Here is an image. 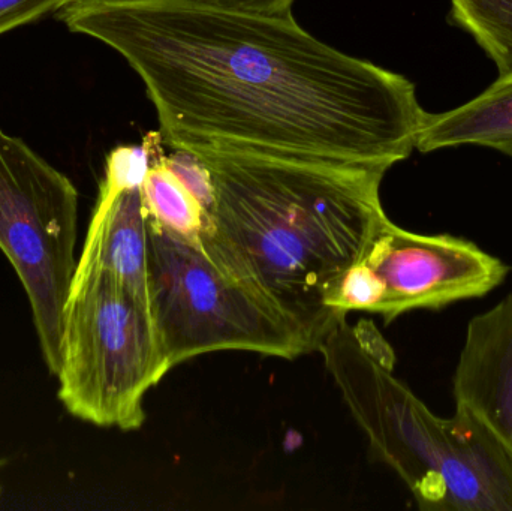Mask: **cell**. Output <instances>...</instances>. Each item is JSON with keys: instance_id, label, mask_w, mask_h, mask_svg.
<instances>
[{"instance_id": "cell-7", "label": "cell", "mask_w": 512, "mask_h": 511, "mask_svg": "<svg viewBox=\"0 0 512 511\" xmlns=\"http://www.w3.org/2000/svg\"><path fill=\"white\" fill-rule=\"evenodd\" d=\"M358 263L376 290L373 314L390 321L415 309H439L483 297L508 273L499 258L450 234H417L385 216Z\"/></svg>"}, {"instance_id": "cell-3", "label": "cell", "mask_w": 512, "mask_h": 511, "mask_svg": "<svg viewBox=\"0 0 512 511\" xmlns=\"http://www.w3.org/2000/svg\"><path fill=\"white\" fill-rule=\"evenodd\" d=\"M373 452L421 510L512 511V452L468 408L436 416L393 374L394 353L369 321L340 318L318 348Z\"/></svg>"}, {"instance_id": "cell-6", "label": "cell", "mask_w": 512, "mask_h": 511, "mask_svg": "<svg viewBox=\"0 0 512 511\" xmlns=\"http://www.w3.org/2000/svg\"><path fill=\"white\" fill-rule=\"evenodd\" d=\"M78 228L74 183L0 129V249L20 278L48 371L57 375Z\"/></svg>"}, {"instance_id": "cell-13", "label": "cell", "mask_w": 512, "mask_h": 511, "mask_svg": "<svg viewBox=\"0 0 512 511\" xmlns=\"http://www.w3.org/2000/svg\"><path fill=\"white\" fill-rule=\"evenodd\" d=\"M74 0H0V35L59 12Z\"/></svg>"}, {"instance_id": "cell-8", "label": "cell", "mask_w": 512, "mask_h": 511, "mask_svg": "<svg viewBox=\"0 0 512 511\" xmlns=\"http://www.w3.org/2000/svg\"><path fill=\"white\" fill-rule=\"evenodd\" d=\"M153 150L120 146L108 155L98 203L75 276L102 275L149 303V222L141 186Z\"/></svg>"}, {"instance_id": "cell-1", "label": "cell", "mask_w": 512, "mask_h": 511, "mask_svg": "<svg viewBox=\"0 0 512 511\" xmlns=\"http://www.w3.org/2000/svg\"><path fill=\"white\" fill-rule=\"evenodd\" d=\"M56 14L137 72L173 149L388 171L429 114L408 78L324 44L292 14L170 0H74Z\"/></svg>"}, {"instance_id": "cell-4", "label": "cell", "mask_w": 512, "mask_h": 511, "mask_svg": "<svg viewBox=\"0 0 512 511\" xmlns=\"http://www.w3.org/2000/svg\"><path fill=\"white\" fill-rule=\"evenodd\" d=\"M171 371L149 303L102 275L75 276L63 318L59 399L99 428L137 431L147 392Z\"/></svg>"}, {"instance_id": "cell-2", "label": "cell", "mask_w": 512, "mask_h": 511, "mask_svg": "<svg viewBox=\"0 0 512 511\" xmlns=\"http://www.w3.org/2000/svg\"><path fill=\"white\" fill-rule=\"evenodd\" d=\"M213 183L206 254L318 351L346 315L328 308L379 222L387 171L255 153L194 152Z\"/></svg>"}, {"instance_id": "cell-11", "label": "cell", "mask_w": 512, "mask_h": 511, "mask_svg": "<svg viewBox=\"0 0 512 511\" xmlns=\"http://www.w3.org/2000/svg\"><path fill=\"white\" fill-rule=\"evenodd\" d=\"M141 194L150 221L174 236L201 245L210 228V210L165 165L164 153L153 159Z\"/></svg>"}, {"instance_id": "cell-12", "label": "cell", "mask_w": 512, "mask_h": 511, "mask_svg": "<svg viewBox=\"0 0 512 511\" xmlns=\"http://www.w3.org/2000/svg\"><path fill=\"white\" fill-rule=\"evenodd\" d=\"M450 18L495 62L499 77L512 75V0H451Z\"/></svg>"}, {"instance_id": "cell-10", "label": "cell", "mask_w": 512, "mask_h": 511, "mask_svg": "<svg viewBox=\"0 0 512 511\" xmlns=\"http://www.w3.org/2000/svg\"><path fill=\"white\" fill-rule=\"evenodd\" d=\"M481 146L512 158V75L462 107L427 114L415 149L423 153L447 147Z\"/></svg>"}, {"instance_id": "cell-14", "label": "cell", "mask_w": 512, "mask_h": 511, "mask_svg": "<svg viewBox=\"0 0 512 511\" xmlns=\"http://www.w3.org/2000/svg\"><path fill=\"white\" fill-rule=\"evenodd\" d=\"M249 14L289 15L294 0H170Z\"/></svg>"}, {"instance_id": "cell-9", "label": "cell", "mask_w": 512, "mask_h": 511, "mask_svg": "<svg viewBox=\"0 0 512 511\" xmlns=\"http://www.w3.org/2000/svg\"><path fill=\"white\" fill-rule=\"evenodd\" d=\"M454 398L512 452V294L469 323Z\"/></svg>"}, {"instance_id": "cell-5", "label": "cell", "mask_w": 512, "mask_h": 511, "mask_svg": "<svg viewBox=\"0 0 512 511\" xmlns=\"http://www.w3.org/2000/svg\"><path fill=\"white\" fill-rule=\"evenodd\" d=\"M149 222V308L171 369L216 351L292 360L313 353L270 305L221 269L203 246Z\"/></svg>"}]
</instances>
